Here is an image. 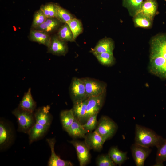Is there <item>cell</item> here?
<instances>
[{
	"mask_svg": "<svg viewBox=\"0 0 166 166\" xmlns=\"http://www.w3.org/2000/svg\"><path fill=\"white\" fill-rule=\"evenodd\" d=\"M148 68L152 74L166 79V33L157 34L151 39Z\"/></svg>",
	"mask_w": 166,
	"mask_h": 166,
	"instance_id": "cell-1",
	"label": "cell"
},
{
	"mask_svg": "<svg viewBox=\"0 0 166 166\" xmlns=\"http://www.w3.org/2000/svg\"><path fill=\"white\" fill-rule=\"evenodd\" d=\"M163 140L162 137L153 131L141 125H136L135 144L148 148L153 146L157 147Z\"/></svg>",
	"mask_w": 166,
	"mask_h": 166,
	"instance_id": "cell-2",
	"label": "cell"
},
{
	"mask_svg": "<svg viewBox=\"0 0 166 166\" xmlns=\"http://www.w3.org/2000/svg\"><path fill=\"white\" fill-rule=\"evenodd\" d=\"M12 113L17 119L18 130L21 132L28 133L30 129L36 123L34 113L18 107L13 111Z\"/></svg>",
	"mask_w": 166,
	"mask_h": 166,
	"instance_id": "cell-3",
	"label": "cell"
},
{
	"mask_svg": "<svg viewBox=\"0 0 166 166\" xmlns=\"http://www.w3.org/2000/svg\"><path fill=\"white\" fill-rule=\"evenodd\" d=\"M117 128V125L112 119L104 116L101 117L98 122L95 130L105 141L114 135Z\"/></svg>",
	"mask_w": 166,
	"mask_h": 166,
	"instance_id": "cell-4",
	"label": "cell"
},
{
	"mask_svg": "<svg viewBox=\"0 0 166 166\" xmlns=\"http://www.w3.org/2000/svg\"><path fill=\"white\" fill-rule=\"evenodd\" d=\"M69 91L73 104L88 98L85 84L82 78L74 77L72 78Z\"/></svg>",
	"mask_w": 166,
	"mask_h": 166,
	"instance_id": "cell-5",
	"label": "cell"
},
{
	"mask_svg": "<svg viewBox=\"0 0 166 166\" xmlns=\"http://www.w3.org/2000/svg\"><path fill=\"white\" fill-rule=\"evenodd\" d=\"M85 87L87 98L105 93L107 85L103 81L89 77L82 78Z\"/></svg>",
	"mask_w": 166,
	"mask_h": 166,
	"instance_id": "cell-6",
	"label": "cell"
},
{
	"mask_svg": "<svg viewBox=\"0 0 166 166\" xmlns=\"http://www.w3.org/2000/svg\"><path fill=\"white\" fill-rule=\"evenodd\" d=\"M14 132L11 125L6 121H0V148L2 150L8 148L13 141Z\"/></svg>",
	"mask_w": 166,
	"mask_h": 166,
	"instance_id": "cell-7",
	"label": "cell"
},
{
	"mask_svg": "<svg viewBox=\"0 0 166 166\" xmlns=\"http://www.w3.org/2000/svg\"><path fill=\"white\" fill-rule=\"evenodd\" d=\"M105 94L106 93L87 99L86 113L84 124L90 116L98 114L104 104Z\"/></svg>",
	"mask_w": 166,
	"mask_h": 166,
	"instance_id": "cell-8",
	"label": "cell"
},
{
	"mask_svg": "<svg viewBox=\"0 0 166 166\" xmlns=\"http://www.w3.org/2000/svg\"><path fill=\"white\" fill-rule=\"evenodd\" d=\"M70 143L76 149L80 165H86L90 159L89 148L84 141L73 140L71 141Z\"/></svg>",
	"mask_w": 166,
	"mask_h": 166,
	"instance_id": "cell-9",
	"label": "cell"
},
{
	"mask_svg": "<svg viewBox=\"0 0 166 166\" xmlns=\"http://www.w3.org/2000/svg\"><path fill=\"white\" fill-rule=\"evenodd\" d=\"M68 50L66 42L61 40L57 34L51 37L50 43L47 47L48 53L57 56H65Z\"/></svg>",
	"mask_w": 166,
	"mask_h": 166,
	"instance_id": "cell-10",
	"label": "cell"
},
{
	"mask_svg": "<svg viewBox=\"0 0 166 166\" xmlns=\"http://www.w3.org/2000/svg\"><path fill=\"white\" fill-rule=\"evenodd\" d=\"M131 149L136 166H144L146 159L151 152V149L149 148L144 147L135 143L132 145Z\"/></svg>",
	"mask_w": 166,
	"mask_h": 166,
	"instance_id": "cell-11",
	"label": "cell"
},
{
	"mask_svg": "<svg viewBox=\"0 0 166 166\" xmlns=\"http://www.w3.org/2000/svg\"><path fill=\"white\" fill-rule=\"evenodd\" d=\"M84 142L90 149L99 151L101 149L105 141L95 130L88 132L85 138Z\"/></svg>",
	"mask_w": 166,
	"mask_h": 166,
	"instance_id": "cell-12",
	"label": "cell"
},
{
	"mask_svg": "<svg viewBox=\"0 0 166 166\" xmlns=\"http://www.w3.org/2000/svg\"><path fill=\"white\" fill-rule=\"evenodd\" d=\"M115 48L114 41L110 38H105L100 40L95 46L91 49L90 52L95 53H108L113 54Z\"/></svg>",
	"mask_w": 166,
	"mask_h": 166,
	"instance_id": "cell-13",
	"label": "cell"
},
{
	"mask_svg": "<svg viewBox=\"0 0 166 166\" xmlns=\"http://www.w3.org/2000/svg\"><path fill=\"white\" fill-rule=\"evenodd\" d=\"M46 141L51 149V156L48 162L49 166H72L71 162L61 159L55 153L54 146L56 142L55 138L47 139Z\"/></svg>",
	"mask_w": 166,
	"mask_h": 166,
	"instance_id": "cell-14",
	"label": "cell"
},
{
	"mask_svg": "<svg viewBox=\"0 0 166 166\" xmlns=\"http://www.w3.org/2000/svg\"><path fill=\"white\" fill-rule=\"evenodd\" d=\"M50 107L47 105L37 109L34 113L36 122L44 125H50L52 117L49 112Z\"/></svg>",
	"mask_w": 166,
	"mask_h": 166,
	"instance_id": "cell-15",
	"label": "cell"
},
{
	"mask_svg": "<svg viewBox=\"0 0 166 166\" xmlns=\"http://www.w3.org/2000/svg\"><path fill=\"white\" fill-rule=\"evenodd\" d=\"M29 38L31 41L43 44L48 47L50 43L51 37L46 32L32 29Z\"/></svg>",
	"mask_w": 166,
	"mask_h": 166,
	"instance_id": "cell-16",
	"label": "cell"
},
{
	"mask_svg": "<svg viewBox=\"0 0 166 166\" xmlns=\"http://www.w3.org/2000/svg\"><path fill=\"white\" fill-rule=\"evenodd\" d=\"M158 4L156 0H145L142 2L139 12L153 20L157 13Z\"/></svg>",
	"mask_w": 166,
	"mask_h": 166,
	"instance_id": "cell-17",
	"label": "cell"
},
{
	"mask_svg": "<svg viewBox=\"0 0 166 166\" xmlns=\"http://www.w3.org/2000/svg\"><path fill=\"white\" fill-rule=\"evenodd\" d=\"M50 125H44L36 123L28 132L29 143L31 144L42 138L46 132Z\"/></svg>",
	"mask_w": 166,
	"mask_h": 166,
	"instance_id": "cell-18",
	"label": "cell"
},
{
	"mask_svg": "<svg viewBox=\"0 0 166 166\" xmlns=\"http://www.w3.org/2000/svg\"><path fill=\"white\" fill-rule=\"evenodd\" d=\"M36 107V103L33 98L31 89L29 88L24 93L18 107L22 109L34 113Z\"/></svg>",
	"mask_w": 166,
	"mask_h": 166,
	"instance_id": "cell-19",
	"label": "cell"
},
{
	"mask_svg": "<svg viewBox=\"0 0 166 166\" xmlns=\"http://www.w3.org/2000/svg\"><path fill=\"white\" fill-rule=\"evenodd\" d=\"M65 131L70 136L74 138H84L88 132L83 127L82 124L76 119Z\"/></svg>",
	"mask_w": 166,
	"mask_h": 166,
	"instance_id": "cell-20",
	"label": "cell"
},
{
	"mask_svg": "<svg viewBox=\"0 0 166 166\" xmlns=\"http://www.w3.org/2000/svg\"><path fill=\"white\" fill-rule=\"evenodd\" d=\"M87 99L73 103V107L71 109L75 118L80 121L82 124H84L86 113Z\"/></svg>",
	"mask_w": 166,
	"mask_h": 166,
	"instance_id": "cell-21",
	"label": "cell"
},
{
	"mask_svg": "<svg viewBox=\"0 0 166 166\" xmlns=\"http://www.w3.org/2000/svg\"><path fill=\"white\" fill-rule=\"evenodd\" d=\"M61 23L56 18H47L41 25L33 29L44 31L49 33L56 30L59 27Z\"/></svg>",
	"mask_w": 166,
	"mask_h": 166,
	"instance_id": "cell-22",
	"label": "cell"
},
{
	"mask_svg": "<svg viewBox=\"0 0 166 166\" xmlns=\"http://www.w3.org/2000/svg\"><path fill=\"white\" fill-rule=\"evenodd\" d=\"M133 18L135 27L149 29L152 26L153 20L141 13H138Z\"/></svg>",
	"mask_w": 166,
	"mask_h": 166,
	"instance_id": "cell-23",
	"label": "cell"
},
{
	"mask_svg": "<svg viewBox=\"0 0 166 166\" xmlns=\"http://www.w3.org/2000/svg\"><path fill=\"white\" fill-rule=\"evenodd\" d=\"M122 6L127 9L131 16L139 12L144 0H122Z\"/></svg>",
	"mask_w": 166,
	"mask_h": 166,
	"instance_id": "cell-24",
	"label": "cell"
},
{
	"mask_svg": "<svg viewBox=\"0 0 166 166\" xmlns=\"http://www.w3.org/2000/svg\"><path fill=\"white\" fill-rule=\"evenodd\" d=\"M108 154L113 162L119 165H121L127 159V153L120 151L115 147L110 148Z\"/></svg>",
	"mask_w": 166,
	"mask_h": 166,
	"instance_id": "cell-25",
	"label": "cell"
},
{
	"mask_svg": "<svg viewBox=\"0 0 166 166\" xmlns=\"http://www.w3.org/2000/svg\"><path fill=\"white\" fill-rule=\"evenodd\" d=\"M60 117L63 127L65 130L72 124L75 119L72 109L61 111Z\"/></svg>",
	"mask_w": 166,
	"mask_h": 166,
	"instance_id": "cell-26",
	"label": "cell"
},
{
	"mask_svg": "<svg viewBox=\"0 0 166 166\" xmlns=\"http://www.w3.org/2000/svg\"><path fill=\"white\" fill-rule=\"evenodd\" d=\"M93 55L99 63L105 66H112L115 63V59L113 54L103 53H95Z\"/></svg>",
	"mask_w": 166,
	"mask_h": 166,
	"instance_id": "cell-27",
	"label": "cell"
},
{
	"mask_svg": "<svg viewBox=\"0 0 166 166\" xmlns=\"http://www.w3.org/2000/svg\"><path fill=\"white\" fill-rule=\"evenodd\" d=\"M57 35L61 40L65 42H73V33L67 23H65L59 29Z\"/></svg>",
	"mask_w": 166,
	"mask_h": 166,
	"instance_id": "cell-28",
	"label": "cell"
},
{
	"mask_svg": "<svg viewBox=\"0 0 166 166\" xmlns=\"http://www.w3.org/2000/svg\"><path fill=\"white\" fill-rule=\"evenodd\" d=\"M69 25L73 35L75 41L77 37L83 31V27L81 22L74 18L67 23Z\"/></svg>",
	"mask_w": 166,
	"mask_h": 166,
	"instance_id": "cell-29",
	"label": "cell"
},
{
	"mask_svg": "<svg viewBox=\"0 0 166 166\" xmlns=\"http://www.w3.org/2000/svg\"><path fill=\"white\" fill-rule=\"evenodd\" d=\"M157 148L156 165L160 166L164 162L166 161V139L163 140Z\"/></svg>",
	"mask_w": 166,
	"mask_h": 166,
	"instance_id": "cell-30",
	"label": "cell"
},
{
	"mask_svg": "<svg viewBox=\"0 0 166 166\" xmlns=\"http://www.w3.org/2000/svg\"><path fill=\"white\" fill-rule=\"evenodd\" d=\"M57 4L49 3L43 5L40 8L47 18H56L57 14Z\"/></svg>",
	"mask_w": 166,
	"mask_h": 166,
	"instance_id": "cell-31",
	"label": "cell"
},
{
	"mask_svg": "<svg viewBox=\"0 0 166 166\" xmlns=\"http://www.w3.org/2000/svg\"><path fill=\"white\" fill-rule=\"evenodd\" d=\"M57 6V14L56 18L61 23H67L72 19L75 18L69 11L62 7L58 4Z\"/></svg>",
	"mask_w": 166,
	"mask_h": 166,
	"instance_id": "cell-32",
	"label": "cell"
},
{
	"mask_svg": "<svg viewBox=\"0 0 166 166\" xmlns=\"http://www.w3.org/2000/svg\"><path fill=\"white\" fill-rule=\"evenodd\" d=\"M42 10L40 9L34 14L31 25L32 29L41 25L47 19Z\"/></svg>",
	"mask_w": 166,
	"mask_h": 166,
	"instance_id": "cell-33",
	"label": "cell"
},
{
	"mask_svg": "<svg viewBox=\"0 0 166 166\" xmlns=\"http://www.w3.org/2000/svg\"><path fill=\"white\" fill-rule=\"evenodd\" d=\"M97 114L90 116L86 122L82 124L83 127L88 132H91L96 129L98 122L97 120Z\"/></svg>",
	"mask_w": 166,
	"mask_h": 166,
	"instance_id": "cell-34",
	"label": "cell"
},
{
	"mask_svg": "<svg viewBox=\"0 0 166 166\" xmlns=\"http://www.w3.org/2000/svg\"><path fill=\"white\" fill-rule=\"evenodd\" d=\"M96 164L98 166H114L116 165L108 153L98 157L96 160Z\"/></svg>",
	"mask_w": 166,
	"mask_h": 166,
	"instance_id": "cell-35",
	"label": "cell"
}]
</instances>
